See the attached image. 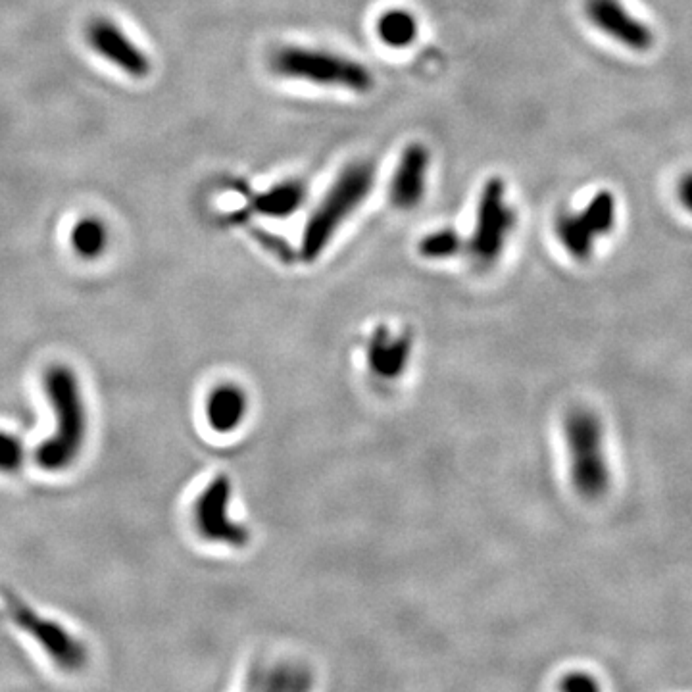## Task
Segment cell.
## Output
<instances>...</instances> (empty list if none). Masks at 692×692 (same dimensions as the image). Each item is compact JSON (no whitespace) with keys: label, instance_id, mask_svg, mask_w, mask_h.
I'll return each mask as SVG.
<instances>
[{"label":"cell","instance_id":"6da1fadb","mask_svg":"<svg viewBox=\"0 0 692 692\" xmlns=\"http://www.w3.org/2000/svg\"><path fill=\"white\" fill-rule=\"evenodd\" d=\"M56 427L47 441L35 450L39 468L47 471L68 470L79 458L87 437V412L79 379L64 364H54L43 377Z\"/></svg>","mask_w":692,"mask_h":692},{"label":"cell","instance_id":"7a4b0ae2","mask_svg":"<svg viewBox=\"0 0 692 692\" xmlns=\"http://www.w3.org/2000/svg\"><path fill=\"white\" fill-rule=\"evenodd\" d=\"M375 185V170L370 162H352L335 177L331 187L325 191L320 204L314 208L302 235V256L314 262L327 245L333 241L337 231L345 225L352 214L370 197Z\"/></svg>","mask_w":692,"mask_h":692},{"label":"cell","instance_id":"3957f363","mask_svg":"<svg viewBox=\"0 0 692 692\" xmlns=\"http://www.w3.org/2000/svg\"><path fill=\"white\" fill-rule=\"evenodd\" d=\"M564 437L573 489L585 500H600L612 483L602 420L591 408H573L564 421Z\"/></svg>","mask_w":692,"mask_h":692},{"label":"cell","instance_id":"277c9868","mask_svg":"<svg viewBox=\"0 0 692 692\" xmlns=\"http://www.w3.org/2000/svg\"><path fill=\"white\" fill-rule=\"evenodd\" d=\"M270 66L275 74L285 79L318 87L354 93H366L373 87V75L364 64L333 50L287 45L273 52Z\"/></svg>","mask_w":692,"mask_h":692},{"label":"cell","instance_id":"5b68a950","mask_svg":"<svg viewBox=\"0 0 692 692\" xmlns=\"http://www.w3.org/2000/svg\"><path fill=\"white\" fill-rule=\"evenodd\" d=\"M6 614L14 625H18L27 637L41 646L50 660L64 671H81L87 666L89 654L85 644L74 637L64 625L49 618H43L37 610L25 604L18 594H4Z\"/></svg>","mask_w":692,"mask_h":692},{"label":"cell","instance_id":"8992f818","mask_svg":"<svg viewBox=\"0 0 692 692\" xmlns=\"http://www.w3.org/2000/svg\"><path fill=\"white\" fill-rule=\"evenodd\" d=\"M516 222L514 208L506 197V187L500 179H489L479 195L475 210V227L470 250L479 266H491L498 260Z\"/></svg>","mask_w":692,"mask_h":692},{"label":"cell","instance_id":"52a82bcc","mask_svg":"<svg viewBox=\"0 0 692 692\" xmlns=\"http://www.w3.org/2000/svg\"><path fill=\"white\" fill-rule=\"evenodd\" d=\"M233 495V485L227 475L214 477L206 489L198 495L195 502V525L198 533L210 543L225 544L231 548L247 546V527L237 523L229 516V502Z\"/></svg>","mask_w":692,"mask_h":692},{"label":"cell","instance_id":"ba28073f","mask_svg":"<svg viewBox=\"0 0 692 692\" xmlns=\"http://www.w3.org/2000/svg\"><path fill=\"white\" fill-rule=\"evenodd\" d=\"M85 41L102 60L133 79H145L152 70L149 54L110 18L91 20L85 27Z\"/></svg>","mask_w":692,"mask_h":692},{"label":"cell","instance_id":"9c48e42d","mask_svg":"<svg viewBox=\"0 0 692 692\" xmlns=\"http://www.w3.org/2000/svg\"><path fill=\"white\" fill-rule=\"evenodd\" d=\"M587 18L625 49L644 52L654 45L652 29L635 18L621 0H587Z\"/></svg>","mask_w":692,"mask_h":692},{"label":"cell","instance_id":"30bf717a","mask_svg":"<svg viewBox=\"0 0 692 692\" xmlns=\"http://www.w3.org/2000/svg\"><path fill=\"white\" fill-rule=\"evenodd\" d=\"M429 173V150L420 143H414L402 150L396 164L389 198L398 210H412L421 202L427 187Z\"/></svg>","mask_w":692,"mask_h":692},{"label":"cell","instance_id":"8fae6325","mask_svg":"<svg viewBox=\"0 0 692 692\" xmlns=\"http://www.w3.org/2000/svg\"><path fill=\"white\" fill-rule=\"evenodd\" d=\"M248 412V398L237 385H220L206 400V420L216 433H233Z\"/></svg>","mask_w":692,"mask_h":692},{"label":"cell","instance_id":"7c38bea8","mask_svg":"<svg viewBox=\"0 0 692 692\" xmlns=\"http://www.w3.org/2000/svg\"><path fill=\"white\" fill-rule=\"evenodd\" d=\"M410 348L412 343L406 337H391L389 331L381 329L368 348L371 370L385 379H395L410 360Z\"/></svg>","mask_w":692,"mask_h":692},{"label":"cell","instance_id":"4fadbf2b","mask_svg":"<svg viewBox=\"0 0 692 692\" xmlns=\"http://www.w3.org/2000/svg\"><path fill=\"white\" fill-rule=\"evenodd\" d=\"M377 37L391 49H406L418 39V20L404 8L383 12L375 24Z\"/></svg>","mask_w":692,"mask_h":692},{"label":"cell","instance_id":"5bb4252c","mask_svg":"<svg viewBox=\"0 0 692 692\" xmlns=\"http://www.w3.org/2000/svg\"><path fill=\"white\" fill-rule=\"evenodd\" d=\"M556 237L575 260H587L593 254L596 235L583 220L581 212L562 214L556 222Z\"/></svg>","mask_w":692,"mask_h":692},{"label":"cell","instance_id":"9a60e30c","mask_svg":"<svg viewBox=\"0 0 692 692\" xmlns=\"http://www.w3.org/2000/svg\"><path fill=\"white\" fill-rule=\"evenodd\" d=\"M110 241V231L106 223L97 216H85L77 220L70 231V245L72 250L83 260H97L100 258Z\"/></svg>","mask_w":692,"mask_h":692},{"label":"cell","instance_id":"2e32d148","mask_svg":"<svg viewBox=\"0 0 692 692\" xmlns=\"http://www.w3.org/2000/svg\"><path fill=\"white\" fill-rule=\"evenodd\" d=\"M304 195L306 191L300 183H281L254 198V208L270 218H287L300 208Z\"/></svg>","mask_w":692,"mask_h":692},{"label":"cell","instance_id":"e0dca14e","mask_svg":"<svg viewBox=\"0 0 692 692\" xmlns=\"http://www.w3.org/2000/svg\"><path fill=\"white\" fill-rule=\"evenodd\" d=\"M583 220L591 227L596 239L608 235L616 225V198L612 193L602 191L581 210Z\"/></svg>","mask_w":692,"mask_h":692},{"label":"cell","instance_id":"ac0fdd59","mask_svg":"<svg viewBox=\"0 0 692 692\" xmlns=\"http://www.w3.org/2000/svg\"><path fill=\"white\" fill-rule=\"evenodd\" d=\"M460 250V237L452 229H439L423 237L420 243V254L431 260L450 258Z\"/></svg>","mask_w":692,"mask_h":692},{"label":"cell","instance_id":"d6986e66","mask_svg":"<svg viewBox=\"0 0 692 692\" xmlns=\"http://www.w3.org/2000/svg\"><path fill=\"white\" fill-rule=\"evenodd\" d=\"M24 443L6 431H0V471L14 473L24 466Z\"/></svg>","mask_w":692,"mask_h":692},{"label":"cell","instance_id":"ffe728a7","mask_svg":"<svg viewBox=\"0 0 692 692\" xmlns=\"http://www.w3.org/2000/svg\"><path fill=\"white\" fill-rule=\"evenodd\" d=\"M308 687V679L304 673H300L297 669H279L275 671L270 681L266 683V689H277V691H298V689H306Z\"/></svg>","mask_w":692,"mask_h":692},{"label":"cell","instance_id":"44dd1931","mask_svg":"<svg viewBox=\"0 0 692 692\" xmlns=\"http://www.w3.org/2000/svg\"><path fill=\"white\" fill-rule=\"evenodd\" d=\"M564 691H594L598 689V683L594 681L591 675L585 673H571L566 677V681L562 683Z\"/></svg>","mask_w":692,"mask_h":692},{"label":"cell","instance_id":"7402d4cb","mask_svg":"<svg viewBox=\"0 0 692 692\" xmlns=\"http://www.w3.org/2000/svg\"><path fill=\"white\" fill-rule=\"evenodd\" d=\"M679 198L683 202V206L692 212V173L685 175L679 183Z\"/></svg>","mask_w":692,"mask_h":692}]
</instances>
